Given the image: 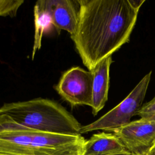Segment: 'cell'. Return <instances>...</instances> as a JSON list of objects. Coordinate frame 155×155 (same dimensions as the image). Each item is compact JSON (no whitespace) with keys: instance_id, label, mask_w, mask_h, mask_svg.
I'll return each mask as SVG.
<instances>
[{"instance_id":"1","label":"cell","mask_w":155,"mask_h":155,"mask_svg":"<svg viewBox=\"0 0 155 155\" xmlns=\"http://www.w3.org/2000/svg\"><path fill=\"white\" fill-rule=\"evenodd\" d=\"M145 1L77 0L78 23L70 37L88 71L129 42Z\"/></svg>"},{"instance_id":"2","label":"cell","mask_w":155,"mask_h":155,"mask_svg":"<svg viewBox=\"0 0 155 155\" xmlns=\"http://www.w3.org/2000/svg\"><path fill=\"white\" fill-rule=\"evenodd\" d=\"M81 136L36 131L0 114V155H83Z\"/></svg>"},{"instance_id":"3","label":"cell","mask_w":155,"mask_h":155,"mask_svg":"<svg viewBox=\"0 0 155 155\" xmlns=\"http://www.w3.org/2000/svg\"><path fill=\"white\" fill-rule=\"evenodd\" d=\"M0 114H6L30 129L54 134H80L81 124L62 105L45 98L5 103Z\"/></svg>"},{"instance_id":"4","label":"cell","mask_w":155,"mask_h":155,"mask_svg":"<svg viewBox=\"0 0 155 155\" xmlns=\"http://www.w3.org/2000/svg\"><path fill=\"white\" fill-rule=\"evenodd\" d=\"M151 71L145 74L130 94L117 106L94 122L82 126L80 134L96 130L113 132L130 123L140 110L150 82Z\"/></svg>"},{"instance_id":"5","label":"cell","mask_w":155,"mask_h":155,"mask_svg":"<svg viewBox=\"0 0 155 155\" xmlns=\"http://www.w3.org/2000/svg\"><path fill=\"white\" fill-rule=\"evenodd\" d=\"M54 89L72 107L92 106L93 75L91 71L73 67L61 76Z\"/></svg>"},{"instance_id":"6","label":"cell","mask_w":155,"mask_h":155,"mask_svg":"<svg viewBox=\"0 0 155 155\" xmlns=\"http://www.w3.org/2000/svg\"><path fill=\"white\" fill-rule=\"evenodd\" d=\"M113 133L131 154L147 155L155 142V121L140 118L115 130Z\"/></svg>"},{"instance_id":"7","label":"cell","mask_w":155,"mask_h":155,"mask_svg":"<svg viewBox=\"0 0 155 155\" xmlns=\"http://www.w3.org/2000/svg\"><path fill=\"white\" fill-rule=\"evenodd\" d=\"M50 13L53 25L59 33L65 30L73 35L76 30L79 18V5L77 1L39 0Z\"/></svg>"},{"instance_id":"8","label":"cell","mask_w":155,"mask_h":155,"mask_svg":"<svg viewBox=\"0 0 155 155\" xmlns=\"http://www.w3.org/2000/svg\"><path fill=\"white\" fill-rule=\"evenodd\" d=\"M113 62L111 56L103 59L90 70L93 75L92 113L94 116L104 108L108 100L110 84V68Z\"/></svg>"},{"instance_id":"9","label":"cell","mask_w":155,"mask_h":155,"mask_svg":"<svg viewBox=\"0 0 155 155\" xmlns=\"http://www.w3.org/2000/svg\"><path fill=\"white\" fill-rule=\"evenodd\" d=\"M130 153L113 133L105 132L93 134L86 140L83 155H112Z\"/></svg>"},{"instance_id":"10","label":"cell","mask_w":155,"mask_h":155,"mask_svg":"<svg viewBox=\"0 0 155 155\" xmlns=\"http://www.w3.org/2000/svg\"><path fill=\"white\" fill-rule=\"evenodd\" d=\"M35 35L32 51V59L37 51L41 48V42L43 35L50 30L53 25L51 15L48 11L40 3L36 1L34 7ZM55 28V27H54Z\"/></svg>"},{"instance_id":"11","label":"cell","mask_w":155,"mask_h":155,"mask_svg":"<svg viewBox=\"0 0 155 155\" xmlns=\"http://www.w3.org/2000/svg\"><path fill=\"white\" fill-rule=\"evenodd\" d=\"M24 0H0V16L15 17Z\"/></svg>"},{"instance_id":"12","label":"cell","mask_w":155,"mask_h":155,"mask_svg":"<svg viewBox=\"0 0 155 155\" xmlns=\"http://www.w3.org/2000/svg\"><path fill=\"white\" fill-rule=\"evenodd\" d=\"M137 115L140 118L155 121V96L150 101L142 105Z\"/></svg>"},{"instance_id":"13","label":"cell","mask_w":155,"mask_h":155,"mask_svg":"<svg viewBox=\"0 0 155 155\" xmlns=\"http://www.w3.org/2000/svg\"><path fill=\"white\" fill-rule=\"evenodd\" d=\"M148 155H155V142H154V145L152 147V148H151Z\"/></svg>"},{"instance_id":"14","label":"cell","mask_w":155,"mask_h":155,"mask_svg":"<svg viewBox=\"0 0 155 155\" xmlns=\"http://www.w3.org/2000/svg\"><path fill=\"white\" fill-rule=\"evenodd\" d=\"M130 153H124V154H112V155H130Z\"/></svg>"},{"instance_id":"15","label":"cell","mask_w":155,"mask_h":155,"mask_svg":"<svg viewBox=\"0 0 155 155\" xmlns=\"http://www.w3.org/2000/svg\"><path fill=\"white\" fill-rule=\"evenodd\" d=\"M130 155H134V154H130ZM147 155H148V154H147Z\"/></svg>"}]
</instances>
